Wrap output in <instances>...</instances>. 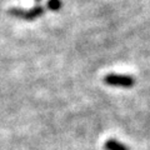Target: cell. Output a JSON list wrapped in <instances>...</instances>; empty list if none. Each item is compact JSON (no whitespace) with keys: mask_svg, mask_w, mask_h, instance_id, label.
Wrapping results in <instances>:
<instances>
[{"mask_svg":"<svg viewBox=\"0 0 150 150\" xmlns=\"http://www.w3.org/2000/svg\"><path fill=\"white\" fill-rule=\"evenodd\" d=\"M104 83L110 86H118V88H131L135 84V79L130 75L123 74H108L104 78Z\"/></svg>","mask_w":150,"mask_h":150,"instance_id":"1","label":"cell"},{"mask_svg":"<svg viewBox=\"0 0 150 150\" xmlns=\"http://www.w3.org/2000/svg\"><path fill=\"white\" fill-rule=\"evenodd\" d=\"M44 13V8H41V6H36L34 9H30V10H23V9H15V11H14V14L15 15H19V16H23V18H25V19H35L38 16H40L41 14Z\"/></svg>","mask_w":150,"mask_h":150,"instance_id":"2","label":"cell"},{"mask_svg":"<svg viewBox=\"0 0 150 150\" xmlns=\"http://www.w3.org/2000/svg\"><path fill=\"white\" fill-rule=\"evenodd\" d=\"M104 146L106 150H129L126 145L118 142L116 139H108Z\"/></svg>","mask_w":150,"mask_h":150,"instance_id":"3","label":"cell"},{"mask_svg":"<svg viewBox=\"0 0 150 150\" xmlns=\"http://www.w3.org/2000/svg\"><path fill=\"white\" fill-rule=\"evenodd\" d=\"M62 1L60 0H50L48 3V6L51 9V10H59L60 8H62Z\"/></svg>","mask_w":150,"mask_h":150,"instance_id":"4","label":"cell"},{"mask_svg":"<svg viewBox=\"0 0 150 150\" xmlns=\"http://www.w3.org/2000/svg\"><path fill=\"white\" fill-rule=\"evenodd\" d=\"M36 1H40V0H36Z\"/></svg>","mask_w":150,"mask_h":150,"instance_id":"5","label":"cell"}]
</instances>
